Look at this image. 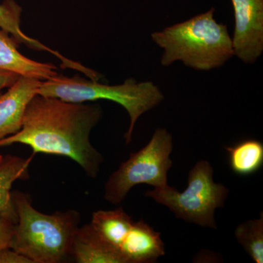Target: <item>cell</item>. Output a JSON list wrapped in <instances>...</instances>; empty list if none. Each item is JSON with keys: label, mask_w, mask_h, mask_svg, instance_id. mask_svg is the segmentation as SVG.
Instances as JSON below:
<instances>
[{"label": "cell", "mask_w": 263, "mask_h": 263, "mask_svg": "<svg viewBox=\"0 0 263 263\" xmlns=\"http://www.w3.org/2000/svg\"><path fill=\"white\" fill-rule=\"evenodd\" d=\"M0 263H32L23 254L18 253L11 248L0 251Z\"/></svg>", "instance_id": "obj_18"}, {"label": "cell", "mask_w": 263, "mask_h": 263, "mask_svg": "<svg viewBox=\"0 0 263 263\" xmlns=\"http://www.w3.org/2000/svg\"><path fill=\"white\" fill-rule=\"evenodd\" d=\"M34 155L28 158L6 155L0 162V215L16 224L17 214L11 197L13 183L19 179H28L29 166Z\"/></svg>", "instance_id": "obj_13"}, {"label": "cell", "mask_w": 263, "mask_h": 263, "mask_svg": "<svg viewBox=\"0 0 263 263\" xmlns=\"http://www.w3.org/2000/svg\"><path fill=\"white\" fill-rule=\"evenodd\" d=\"M214 8L181 23L152 33V39L163 49L160 63L176 62L198 71L222 67L234 56L233 41L226 24L218 23Z\"/></svg>", "instance_id": "obj_2"}, {"label": "cell", "mask_w": 263, "mask_h": 263, "mask_svg": "<svg viewBox=\"0 0 263 263\" xmlns=\"http://www.w3.org/2000/svg\"><path fill=\"white\" fill-rule=\"evenodd\" d=\"M230 169L234 174L248 176L256 174L263 165V144L256 139H246L226 147Z\"/></svg>", "instance_id": "obj_15"}, {"label": "cell", "mask_w": 263, "mask_h": 263, "mask_svg": "<svg viewBox=\"0 0 263 263\" xmlns=\"http://www.w3.org/2000/svg\"><path fill=\"white\" fill-rule=\"evenodd\" d=\"M11 197L17 222L10 248L32 263H60L71 255L72 238L81 221L79 212L46 214L33 207L27 194L13 191Z\"/></svg>", "instance_id": "obj_3"}, {"label": "cell", "mask_w": 263, "mask_h": 263, "mask_svg": "<svg viewBox=\"0 0 263 263\" xmlns=\"http://www.w3.org/2000/svg\"><path fill=\"white\" fill-rule=\"evenodd\" d=\"M37 95L71 103L107 100L119 104L127 110L130 120L124 135L127 144L132 141L138 119L160 105L164 98L162 90L152 81L138 82L130 78L122 84L111 86L91 79L87 80L79 76L67 77L59 74L48 80L42 81Z\"/></svg>", "instance_id": "obj_4"}, {"label": "cell", "mask_w": 263, "mask_h": 263, "mask_svg": "<svg viewBox=\"0 0 263 263\" xmlns=\"http://www.w3.org/2000/svg\"><path fill=\"white\" fill-rule=\"evenodd\" d=\"M133 223L131 216L120 207L115 210L93 213L90 224L103 239L119 252V247Z\"/></svg>", "instance_id": "obj_14"}, {"label": "cell", "mask_w": 263, "mask_h": 263, "mask_svg": "<svg viewBox=\"0 0 263 263\" xmlns=\"http://www.w3.org/2000/svg\"><path fill=\"white\" fill-rule=\"evenodd\" d=\"M173 137L165 128H157L146 146L131 154L111 174L105 185V200L118 205L135 186L147 184L155 189L168 186L167 174L172 167Z\"/></svg>", "instance_id": "obj_6"}, {"label": "cell", "mask_w": 263, "mask_h": 263, "mask_svg": "<svg viewBox=\"0 0 263 263\" xmlns=\"http://www.w3.org/2000/svg\"><path fill=\"white\" fill-rule=\"evenodd\" d=\"M71 255L78 263H127L117 249L99 235L91 224L79 227L76 230Z\"/></svg>", "instance_id": "obj_10"}, {"label": "cell", "mask_w": 263, "mask_h": 263, "mask_svg": "<svg viewBox=\"0 0 263 263\" xmlns=\"http://www.w3.org/2000/svg\"><path fill=\"white\" fill-rule=\"evenodd\" d=\"M237 241L255 263L263 262V215L243 221L235 230Z\"/></svg>", "instance_id": "obj_16"}, {"label": "cell", "mask_w": 263, "mask_h": 263, "mask_svg": "<svg viewBox=\"0 0 263 263\" xmlns=\"http://www.w3.org/2000/svg\"><path fill=\"white\" fill-rule=\"evenodd\" d=\"M19 76L18 74L10 71L0 70V91L14 84Z\"/></svg>", "instance_id": "obj_19"}, {"label": "cell", "mask_w": 263, "mask_h": 263, "mask_svg": "<svg viewBox=\"0 0 263 263\" xmlns=\"http://www.w3.org/2000/svg\"><path fill=\"white\" fill-rule=\"evenodd\" d=\"M15 223L0 215V251L11 247Z\"/></svg>", "instance_id": "obj_17"}, {"label": "cell", "mask_w": 263, "mask_h": 263, "mask_svg": "<svg viewBox=\"0 0 263 263\" xmlns=\"http://www.w3.org/2000/svg\"><path fill=\"white\" fill-rule=\"evenodd\" d=\"M22 13V7L17 4L14 0H5L0 5V29L9 33L18 44L22 43L26 45L30 49L50 52L62 62L61 66L63 68H70L83 72L84 75H86L89 72L88 67L81 65L79 62L66 58L59 52L47 47L40 41H36L24 34L21 29Z\"/></svg>", "instance_id": "obj_12"}, {"label": "cell", "mask_w": 263, "mask_h": 263, "mask_svg": "<svg viewBox=\"0 0 263 263\" xmlns=\"http://www.w3.org/2000/svg\"><path fill=\"white\" fill-rule=\"evenodd\" d=\"M18 46L9 33L0 29V70L41 81L48 80L58 74L56 66L27 58L18 51Z\"/></svg>", "instance_id": "obj_11"}, {"label": "cell", "mask_w": 263, "mask_h": 263, "mask_svg": "<svg viewBox=\"0 0 263 263\" xmlns=\"http://www.w3.org/2000/svg\"><path fill=\"white\" fill-rule=\"evenodd\" d=\"M127 263H152L165 254L160 232L140 220L134 221L119 249Z\"/></svg>", "instance_id": "obj_9"}, {"label": "cell", "mask_w": 263, "mask_h": 263, "mask_svg": "<svg viewBox=\"0 0 263 263\" xmlns=\"http://www.w3.org/2000/svg\"><path fill=\"white\" fill-rule=\"evenodd\" d=\"M42 81L19 76L8 91L0 94V141L18 133L29 102L37 95Z\"/></svg>", "instance_id": "obj_8"}, {"label": "cell", "mask_w": 263, "mask_h": 263, "mask_svg": "<svg viewBox=\"0 0 263 263\" xmlns=\"http://www.w3.org/2000/svg\"><path fill=\"white\" fill-rule=\"evenodd\" d=\"M229 189L214 181V169L207 160H200L190 171L187 187L180 193L168 186L147 192L145 195L168 208L178 219L202 228L216 229L214 214L224 206Z\"/></svg>", "instance_id": "obj_5"}, {"label": "cell", "mask_w": 263, "mask_h": 263, "mask_svg": "<svg viewBox=\"0 0 263 263\" xmlns=\"http://www.w3.org/2000/svg\"><path fill=\"white\" fill-rule=\"evenodd\" d=\"M3 156L0 155V162H1L2 160H3Z\"/></svg>", "instance_id": "obj_20"}, {"label": "cell", "mask_w": 263, "mask_h": 263, "mask_svg": "<svg viewBox=\"0 0 263 263\" xmlns=\"http://www.w3.org/2000/svg\"><path fill=\"white\" fill-rule=\"evenodd\" d=\"M234 9V56L253 64L263 52V0H231Z\"/></svg>", "instance_id": "obj_7"}, {"label": "cell", "mask_w": 263, "mask_h": 263, "mask_svg": "<svg viewBox=\"0 0 263 263\" xmlns=\"http://www.w3.org/2000/svg\"><path fill=\"white\" fill-rule=\"evenodd\" d=\"M103 116L99 104L71 103L36 95L29 102L22 129L0 141V147L20 143L37 153L63 156L95 179L103 155L91 144L90 134Z\"/></svg>", "instance_id": "obj_1"}]
</instances>
